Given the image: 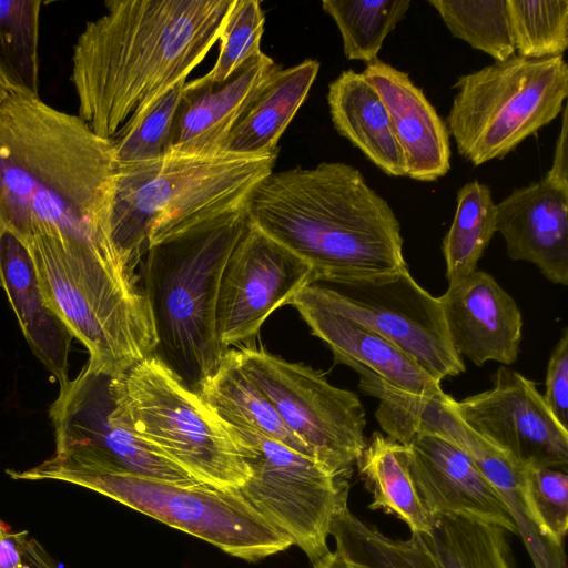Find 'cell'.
Segmentation results:
<instances>
[{
    "label": "cell",
    "mask_w": 568,
    "mask_h": 568,
    "mask_svg": "<svg viewBox=\"0 0 568 568\" xmlns=\"http://www.w3.org/2000/svg\"><path fill=\"white\" fill-rule=\"evenodd\" d=\"M116 179L111 140L39 94L14 90L0 104V217L22 242L48 235L136 285L110 234Z\"/></svg>",
    "instance_id": "1"
},
{
    "label": "cell",
    "mask_w": 568,
    "mask_h": 568,
    "mask_svg": "<svg viewBox=\"0 0 568 568\" xmlns=\"http://www.w3.org/2000/svg\"><path fill=\"white\" fill-rule=\"evenodd\" d=\"M234 0H110L73 47L78 116L111 140L163 91L186 80L220 39Z\"/></svg>",
    "instance_id": "2"
},
{
    "label": "cell",
    "mask_w": 568,
    "mask_h": 568,
    "mask_svg": "<svg viewBox=\"0 0 568 568\" xmlns=\"http://www.w3.org/2000/svg\"><path fill=\"white\" fill-rule=\"evenodd\" d=\"M250 221L312 268V282L408 267L393 209L344 162L271 172L247 199Z\"/></svg>",
    "instance_id": "3"
},
{
    "label": "cell",
    "mask_w": 568,
    "mask_h": 568,
    "mask_svg": "<svg viewBox=\"0 0 568 568\" xmlns=\"http://www.w3.org/2000/svg\"><path fill=\"white\" fill-rule=\"evenodd\" d=\"M246 203L152 243L141 261L153 355L195 393L227 352L216 335L217 293L226 261L250 222Z\"/></svg>",
    "instance_id": "4"
},
{
    "label": "cell",
    "mask_w": 568,
    "mask_h": 568,
    "mask_svg": "<svg viewBox=\"0 0 568 568\" xmlns=\"http://www.w3.org/2000/svg\"><path fill=\"white\" fill-rule=\"evenodd\" d=\"M277 155L169 153L116 166L110 234L125 267L134 274L152 243L247 201Z\"/></svg>",
    "instance_id": "5"
},
{
    "label": "cell",
    "mask_w": 568,
    "mask_h": 568,
    "mask_svg": "<svg viewBox=\"0 0 568 568\" xmlns=\"http://www.w3.org/2000/svg\"><path fill=\"white\" fill-rule=\"evenodd\" d=\"M110 418L200 484L239 489L250 469L230 427L154 355L110 378Z\"/></svg>",
    "instance_id": "6"
},
{
    "label": "cell",
    "mask_w": 568,
    "mask_h": 568,
    "mask_svg": "<svg viewBox=\"0 0 568 568\" xmlns=\"http://www.w3.org/2000/svg\"><path fill=\"white\" fill-rule=\"evenodd\" d=\"M23 243L44 302L87 348L92 369L116 376L154 354L153 322L141 291L52 236Z\"/></svg>",
    "instance_id": "7"
},
{
    "label": "cell",
    "mask_w": 568,
    "mask_h": 568,
    "mask_svg": "<svg viewBox=\"0 0 568 568\" xmlns=\"http://www.w3.org/2000/svg\"><path fill=\"white\" fill-rule=\"evenodd\" d=\"M7 474L12 479L59 480L97 491L251 562L293 545L236 489L179 484L129 471L79 469L48 459L29 469H9Z\"/></svg>",
    "instance_id": "8"
},
{
    "label": "cell",
    "mask_w": 568,
    "mask_h": 568,
    "mask_svg": "<svg viewBox=\"0 0 568 568\" xmlns=\"http://www.w3.org/2000/svg\"><path fill=\"white\" fill-rule=\"evenodd\" d=\"M446 126L460 156L477 166L501 159L552 122L568 95L564 55H513L459 77Z\"/></svg>",
    "instance_id": "9"
},
{
    "label": "cell",
    "mask_w": 568,
    "mask_h": 568,
    "mask_svg": "<svg viewBox=\"0 0 568 568\" xmlns=\"http://www.w3.org/2000/svg\"><path fill=\"white\" fill-rule=\"evenodd\" d=\"M229 427L250 469L239 493L312 564L317 561L331 551V524L347 505L349 477L274 439Z\"/></svg>",
    "instance_id": "10"
},
{
    "label": "cell",
    "mask_w": 568,
    "mask_h": 568,
    "mask_svg": "<svg viewBox=\"0 0 568 568\" xmlns=\"http://www.w3.org/2000/svg\"><path fill=\"white\" fill-rule=\"evenodd\" d=\"M243 371L284 424L329 471L351 478L366 445V413L358 396L332 385L321 371L264 348L237 349Z\"/></svg>",
    "instance_id": "11"
},
{
    "label": "cell",
    "mask_w": 568,
    "mask_h": 568,
    "mask_svg": "<svg viewBox=\"0 0 568 568\" xmlns=\"http://www.w3.org/2000/svg\"><path fill=\"white\" fill-rule=\"evenodd\" d=\"M303 291L318 303L373 329L438 379L465 372L453 348L438 297L397 272L311 282Z\"/></svg>",
    "instance_id": "12"
},
{
    "label": "cell",
    "mask_w": 568,
    "mask_h": 568,
    "mask_svg": "<svg viewBox=\"0 0 568 568\" xmlns=\"http://www.w3.org/2000/svg\"><path fill=\"white\" fill-rule=\"evenodd\" d=\"M110 378L85 364L75 377L60 385L49 409L55 450L48 460L79 469L197 483L159 450L111 420Z\"/></svg>",
    "instance_id": "13"
},
{
    "label": "cell",
    "mask_w": 568,
    "mask_h": 568,
    "mask_svg": "<svg viewBox=\"0 0 568 568\" xmlns=\"http://www.w3.org/2000/svg\"><path fill=\"white\" fill-rule=\"evenodd\" d=\"M311 282V266L250 221L220 281L215 312L220 344L227 349L255 336L276 308Z\"/></svg>",
    "instance_id": "14"
},
{
    "label": "cell",
    "mask_w": 568,
    "mask_h": 568,
    "mask_svg": "<svg viewBox=\"0 0 568 568\" xmlns=\"http://www.w3.org/2000/svg\"><path fill=\"white\" fill-rule=\"evenodd\" d=\"M493 387L453 406L479 435L520 466L568 469V430L548 409L536 383L500 366Z\"/></svg>",
    "instance_id": "15"
},
{
    "label": "cell",
    "mask_w": 568,
    "mask_h": 568,
    "mask_svg": "<svg viewBox=\"0 0 568 568\" xmlns=\"http://www.w3.org/2000/svg\"><path fill=\"white\" fill-rule=\"evenodd\" d=\"M400 444L417 494L434 519L460 517L518 535L507 504L460 448L428 433H414Z\"/></svg>",
    "instance_id": "16"
},
{
    "label": "cell",
    "mask_w": 568,
    "mask_h": 568,
    "mask_svg": "<svg viewBox=\"0 0 568 568\" xmlns=\"http://www.w3.org/2000/svg\"><path fill=\"white\" fill-rule=\"evenodd\" d=\"M449 342L476 366H505L519 354L523 317L515 300L488 273L476 271L438 297Z\"/></svg>",
    "instance_id": "17"
},
{
    "label": "cell",
    "mask_w": 568,
    "mask_h": 568,
    "mask_svg": "<svg viewBox=\"0 0 568 568\" xmlns=\"http://www.w3.org/2000/svg\"><path fill=\"white\" fill-rule=\"evenodd\" d=\"M281 65L261 52L225 82L201 78L185 82L175 114L169 153L211 155L225 152L235 124Z\"/></svg>",
    "instance_id": "18"
},
{
    "label": "cell",
    "mask_w": 568,
    "mask_h": 568,
    "mask_svg": "<svg viewBox=\"0 0 568 568\" xmlns=\"http://www.w3.org/2000/svg\"><path fill=\"white\" fill-rule=\"evenodd\" d=\"M496 232L509 258L532 263L551 283L568 285V186L544 176L514 190L496 204Z\"/></svg>",
    "instance_id": "19"
},
{
    "label": "cell",
    "mask_w": 568,
    "mask_h": 568,
    "mask_svg": "<svg viewBox=\"0 0 568 568\" xmlns=\"http://www.w3.org/2000/svg\"><path fill=\"white\" fill-rule=\"evenodd\" d=\"M308 325L312 334L332 351L334 361L364 369L406 394L442 398L440 382L425 372L389 341L359 322L318 303L303 288L287 302Z\"/></svg>",
    "instance_id": "20"
},
{
    "label": "cell",
    "mask_w": 568,
    "mask_h": 568,
    "mask_svg": "<svg viewBox=\"0 0 568 568\" xmlns=\"http://www.w3.org/2000/svg\"><path fill=\"white\" fill-rule=\"evenodd\" d=\"M382 99L402 150L406 176L436 181L450 169L446 123L408 73L377 59L362 72Z\"/></svg>",
    "instance_id": "21"
},
{
    "label": "cell",
    "mask_w": 568,
    "mask_h": 568,
    "mask_svg": "<svg viewBox=\"0 0 568 568\" xmlns=\"http://www.w3.org/2000/svg\"><path fill=\"white\" fill-rule=\"evenodd\" d=\"M0 286L32 353L59 382L69 378L72 334L47 305L26 244L6 231L0 241Z\"/></svg>",
    "instance_id": "22"
},
{
    "label": "cell",
    "mask_w": 568,
    "mask_h": 568,
    "mask_svg": "<svg viewBox=\"0 0 568 568\" xmlns=\"http://www.w3.org/2000/svg\"><path fill=\"white\" fill-rule=\"evenodd\" d=\"M327 103L339 135L387 175L406 176L387 110L363 73L343 71L328 84Z\"/></svg>",
    "instance_id": "23"
},
{
    "label": "cell",
    "mask_w": 568,
    "mask_h": 568,
    "mask_svg": "<svg viewBox=\"0 0 568 568\" xmlns=\"http://www.w3.org/2000/svg\"><path fill=\"white\" fill-rule=\"evenodd\" d=\"M318 70L320 62L314 59L276 70L235 124L225 152H277L278 141L304 103Z\"/></svg>",
    "instance_id": "24"
},
{
    "label": "cell",
    "mask_w": 568,
    "mask_h": 568,
    "mask_svg": "<svg viewBox=\"0 0 568 568\" xmlns=\"http://www.w3.org/2000/svg\"><path fill=\"white\" fill-rule=\"evenodd\" d=\"M197 394L226 425L257 433L314 458L243 371L237 349L225 352L219 367L203 382Z\"/></svg>",
    "instance_id": "25"
},
{
    "label": "cell",
    "mask_w": 568,
    "mask_h": 568,
    "mask_svg": "<svg viewBox=\"0 0 568 568\" xmlns=\"http://www.w3.org/2000/svg\"><path fill=\"white\" fill-rule=\"evenodd\" d=\"M365 488L372 495L368 508L381 509L404 521L410 532L428 536L435 519L422 503L410 477L405 446L375 432L356 462Z\"/></svg>",
    "instance_id": "26"
},
{
    "label": "cell",
    "mask_w": 568,
    "mask_h": 568,
    "mask_svg": "<svg viewBox=\"0 0 568 568\" xmlns=\"http://www.w3.org/2000/svg\"><path fill=\"white\" fill-rule=\"evenodd\" d=\"M329 535L352 568H443L422 535L388 537L355 516L347 505L334 516Z\"/></svg>",
    "instance_id": "27"
},
{
    "label": "cell",
    "mask_w": 568,
    "mask_h": 568,
    "mask_svg": "<svg viewBox=\"0 0 568 568\" xmlns=\"http://www.w3.org/2000/svg\"><path fill=\"white\" fill-rule=\"evenodd\" d=\"M496 233V204L491 190L477 180L457 192L452 225L443 239V255L448 284L477 271V265Z\"/></svg>",
    "instance_id": "28"
},
{
    "label": "cell",
    "mask_w": 568,
    "mask_h": 568,
    "mask_svg": "<svg viewBox=\"0 0 568 568\" xmlns=\"http://www.w3.org/2000/svg\"><path fill=\"white\" fill-rule=\"evenodd\" d=\"M505 529L460 517L437 516L423 536L443 568H514Z\"/></svg>",
    "instance_id": "29"
},
{
    "label": "cell",
    "mask_w": 568,
    "mask_h": 568,
    "mask_svg": "<svg viewBox=\"0 0 568 568\" xmlns=\"http://www.w3.org/2000/svg\"><path fill=\"white\" fill-rule=\"evenodd\" d=\"M409 0H324L323 10L335 21L348 60L376 61L385 38L405 17Z\"/></svg>",
    "instance_id": "30"
},
{
    "label": "cell",
    "mask_w": 568,
    "mask_h": 568,
    "mask_svg": "<svg viewBox=\"0 0 568 568\" xmlns=\"http://www.w3.org/2000/svg\"><path fill=\"white\" fill-rule=\"evenodd\" d=\"M42 1L0 0V68L16 90L39 94Z\"/></svg>",
    "instance_id": "31"
},
{
    "label": "cell",
    "mask_w": 568,
    "mask_h": 568,
    "mask_svg": "<svg viewBox=\"0 0 568 568\" xmlns=\"http://www.w3.org/2000/svg\"><path fill=\"white\" fill-rule=\"evenodd\" d=\"M450 33L495 59L516 54L506 0H428Z\"/></svg>",
    "instance_id": "32"
},
{
    "label": "cell",
    "mask_w": 568,
    "mask_h": 568,
    "mask_svg": "<svg viewBox=\"0 0 568 568\" xmlns=\"http://www.w3.org/2000/svg\"><path fill=\"white\" fill-rule=\"evenodd\" d=\"M517 55L544 60L564 55L568 48L567 0H506Z\"/></svg>",
    "instance_id": "33"
},
{
    "label": "cell",
    "mask_w": 568,
    "mask_h": 568,
    "mask_svg": "<svg viewBox=\"0 0 568 568\" xmlns=\"http://www.w3.org/2000/svg\"><path fill=\"white\" fill-rule=\"evenodd\" d=\"M185 82L179 81L159 94L111 139L116 166L152 161L169 154L173 123Z\"/></svg>",
    "instance_id": "34"
},
{
    "label": "cell",
    "mask_w": 568,
    "mask_h": 568,
    "mask_svg": "<svg viewBox=\"0 0 568 568\" xmlns=\"http://www.w3.org/2000/svg\"><path fill=\"white\" fill-rule=\"evenodd\" d=\"M265 17L258 0H234L220 34V51L213 68L201 79L220 84L262 52Z\"/></svg>",
    "instance_id": "35"
},
{
    "label": "cell",
    "mask_w": 568,
    "mask_h": 568,
    "mask_svg": "<svg viewBox=\"0 0 568 568\" xmlns=\"http://www.w3.org/2000/svg\"><path fill=\"white\" fill-rule=\"evenodd\" d=\"M523 477L525 500L535 525L544 537L564 548L568 529L567 471L525 466Z\"/></svg>",
    "instance_id": "36"
},
{
    "label": "cell",
    "mask_w": 568,
    "mask_h": 568,
    "mask_svg": "<svg viewBox=\"0 0 568 568\" xmlns=\"http://www.w3.org/2000/svg\"><path fill=\"white\" fill-rule=\"evenodd\" d=\"M542 398L548 409L568 430V328L562 329L549 357Z\"/></svg>",
    "instance_id": "37"
},
{
    "label": "cell",
    "mask_w": 568,
    "mask_h": 568,
    "mask_svg": "<svg viewBox=\"0 0 568 568\" xmlns=\"http://www.w3.org/2000/svg\"><path fill=\"white\" fill-rule=\"evenodd\" d=\"M28 532H11L0 519V568H23V544Z\"/></svg>",
    "instance_id": "38"
},
{
    "label": "cell",
    "mask_w": 568,
    "mask_h": 568,
    "mask_svg": "<svg viewBox=\"0 0 568 568\" xmlns=\"http://www.w3.org/2000/svg\"><path fill=\"white\" fill-rule=\"evenodd\" d=\"M567 106L562 111L561 129L558 135L552 164L545 178L548 180L568 186V155H567Z\"/></svg>",
    "instance_id": "39"
},
{
    "label": "cell",
    "mask_w": 568,
    "mask_h": 568,
    "mask_svg": "<svg viewBox=\"0 0 568 568\" xmlns=\"http://www.w3.org/2000/svg\"><path fill=\"white\" fill-rule=\"evenodd\" d=\"M313 568H352L346 556L339 550L328 551L317 561L312 564Z\"/></svg>",
    "instance_id": "40"
},
{
    "label": "cell",
    "mask_w": 568,
    "mask_h": 568,
    "mask_svg": "<svg viewBox=\"0 0 568 568\" xmlns=\"http://www.w3.org/2000/svg\"><path fill=\"white\" fill-rule=\"evenodd\" d=\"M2 69L0 68V104L14 91Z\"/></svg>",
    "instance_id": "41"
},
{
    "label": "cell",
    "mask_w": 568,
    "mask_h": 568,
    "mask_svg": "<svg viewBox=\"0 0 568 568\" xmlns=\"http://www.w3.org/2000/svg\"><path fill=\"white\" fill-rule=\"evenodd\" d=\"M4 232H6V227H4L3 222H2V220L0 217V241H1V237H2Z\"/></svg>",
    "instance_id": "42"
}]
</instances>
